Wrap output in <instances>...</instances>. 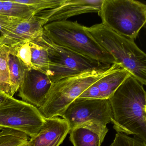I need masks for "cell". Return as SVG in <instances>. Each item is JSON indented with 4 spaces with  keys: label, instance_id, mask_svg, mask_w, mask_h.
<instances>
[{
    "label": "cell",
    "instance_id": "1",
    "mask_svg": "<svg viewBox=\"0 0 146 146\" xmlns=\"http://www.w3.org/2000/svg\"><path fill=\"white\" fill-rule=\"evenodd\" d=\"M109 100L113 129L146 141V93L143 85L131 75Z\"/></svg>",
    "mask_w": 146,
    "mask_h": 146
},
{
    "label": "cell",
    "instance_id": "2",
    "mask_svg": "<svg viewBox=\"0 0 146 146\" xmlns=\"http://www.w3.org/2000/svg\"><path fill=\"white\" fill-rule=\"evenodd\" d=\"M90 35L143 85L146 84V55L135 43L102 23L84 26Z\"/></svg>",
    "mask_w": 146,
    "mask_h": 146
},
{
    "label": "cell",
    "instance_id": "3",
    "mask_svg": "<svg viewBox=\"0 0 146 146\" xmlns=\"http://www.w3.org/2000/svg\"><path fill=\"white\" fill-rule=\"evenodd\" d=\"M43 35L54 44L103 64H116L114 59L77 22H54L43 26Z\"/></svg>",
    "mask_w": 146,
    "mask_h": 146
},
{
    "label": "cell",
    "instance_id": "4",
    "mask_svg": "<svg viewBox=\"0 0 146 146\" xmlns=\"http://www.w3.org/2000/svg\"><path fill=\"white\" fill-rule=\"evenodd\" d=\"M120 68L119 65L113 64L107 70L87 72L52 83L44 102L38 109L46 118L61 117L68 106L92 84Z\"/></svg>",
    "mask_w": 146,
    "mask_h": 146
},
{
    "label": "cell",
    "instance_id": "5",
    "mask_svg": "<svg viewBox=\"0 0 146 146\" xmlns=\"http://www.w3.org/2000/svg\"><path fill=\"white\" fill-rule=\"evenodd\" d=\"M98 13L103 24L133 40L146 24V5L134 0H103Z\"/></svg>",
    "mask_w": 146,
    "mask_h": 146
},
{
    "label": "cell",
    "instance_id": "6",
    "mask_svg": "<svg viewBox=\"0 0 146 146\" xmlns=\"http://www.w3.org/2000/svg\"><path fill=\"white\" fill-rule=\"evenodd\" d=\"M33 41L47 50L49 59L48 76L52 83L87 72L107 70L111 65L100 63L60 46L43 35Z\"/></svg>",
    "mask_w": 146,
    "mask_h": 146
},
{
    "label": "cell",
    "instance_id": "7",
    "mask_svg": "<svg viewBox=\"0 0 146 146\" xmlns=\"http://www.w3.org/2000/svg\"><path fill=\"white\" fill-rule=\"evenodd\" d=\"M45 117L38 108L23 101L9 97L0 105V127L36 135L44 123Z\"/></svg>",
    "mask_w": 146,
    "mask_h": 146
},
{
    "label": "cell",
    "instance_id": "8",
    "mask_svg": "<svg viewBox=\"0 0 146 146\" xmlns=\"http://www.w3.org/2000/svg\"><path fill=\"white\" fill-rule=\"evenodd\" d=\"M61 117L71 129L87 123L106 126L111 122L112 113L109 99L78 98L68 106Z\"/></svg>",
    "mask_w": 146,
    "mask_h": 146
},
{
    "label": "cell",
    "instance_id": "9",
    "mask_svg": "<svg viewBox=\"0 0 146 146\" xmlns=\"http://www.w3.org/2000/svg\"><path fill=\"white\" fill-rule=\"evenodd\" d=\"M102 1L103 0H64L58 7L42 11L35 16L44 20L46 24L67 21L72 17L84 13H98Z\"/></svg>",
    "mask_w": 146,
    "mask_h": 146
},
{
    "label": "cell",
    "instance_id": "10",
    "mask_svg": "<svg viewBox=\"0 0 146 146\" xmlns=\"http://www.w3.org/2000/svg\"><path fill=\"white\" fill-rule=\"evenodd\" d=\"M52 83L45 73L34 69L27 70L18 90L19 96L23 101L39 108L44 102Z\"/></svg>",
    "mask_w": 146,
    "mask_h": 146
},
{
    "label": "cell",
    "instance_id": "11",
    "mask_svg": "<svg viewBox=\"0 0 146 146\" xmlns=\"http://www.w3.org/2000/svg\"><path fill=\"white\" fill-rule=\"evenodd\" d=\"M68 123L58 117L46 118L38 134L25 146H59L70 131Z\"/></svg>",
    "mask_w": 146,
    "mask_h": 146
},
{
    "label": "cell",
    "instance_id": "12",
    "mask_svg": "<svg viewBox=\"0 0 146 146\" xmlns=\"http://www.w3.org/2000/svg\"><path fill=\"white\" fill-rule=\"evenodd\" d=\"M131 75L123 68L117 69L97 80L78 98L109 99L124 81Z\"/></svg>",
    "mask_w": 146,
    "mask_h": 146
},
{
    "label": "cell",
    "instance_id": "13",
    "mask_svg": "<svg viewBox=\"0 0 146 146\" xmlns=\"http://www.w3.org/2000/svg\"><path fill=\"white\" fill-rule=\"evenodd\" d=\"M45 21L35 16L27 19H18L1 43L12 46L25 41L35 40L43 35Z\"/></svg>",
    "mask_w": 146,
    "mask_h": 146
},
{
    "label": "cell",
    "instance_id": "14",
    "mask_svg": "<svg viewBox=\"0 0 146 146\" xmlns=\"http://www.w3.org/2000/svg\"><path fill=\"white\" fill-rule=\"evenodd\" d=\"M108 131L107 126L85 123L70 130V141L73 146H101Z\"/></svg>",
    "mask_w": 146,
    "mask_h": 146
},
{
    "label": "cell",
    "instance_id": "15",
    "mask_svg": "<svg viewBox=\"0 0 146 146\" xmlns=\"http://www.w3.org/2000/svg\"><path fill=\"white\" fill-rule=\"evenodd\" d=\"M9 74L11 83V96L18 91L25 72L28 70L21 63L18 58L10 52L8 59Z\"/></svg>",
    "mask_w": 146,
    "mask_h": 146
},
{
    "label": "cell",
    "instance_id": "16",
    "mask_svg": "<svg viewBox=\"0 0 146 146\" xmlns=\"http://www.w3.org/2000/svg\"><path fill=\"white\" fill-rule=\"evenodd\" d=\"M10 52L9 46L0 43V92L12 97L8 66Z\"/></svg>",
    "mask_w": 146,
    "mask_h": 146
},
{
    "label": "cell",
    "instance_id": "17",
    "mask_svg": "<svg viewBox=\"0 0 146 146\" xmlns=\"http://www.w3.org/2000/svg\"><path fill=\"white\" fill-rule=\"evenodd\" d=\"M31 62L34 70H38L48 76L49 59L46 48L30 41Z\"/></svg>",
    "mask_w": 146,
    "mask_h": 146
},
{
    "label": "cell",
    "instance_id": "18",
    "mask_svg": "<svg viewBox=\"0 0 146 146\" xmlns=\"http://www.w3.org/2000/svg\"><path fill=\"white\" fill-rule=\"evenodd\" d=\"M3 15L16 18L27 19L36 14L32 7L13 1H3Z\"/></svg>",
    "mask_w": 146,
    "mask_h": 146
},
{
    "label": "cell",
    "instance_id": "19",
    "mask_svg": "<svg viewBox=\"0 0 146 146\" xmlns=\"http://www.w3.org/2000/svg\"><path fill=\"white\" fill-rule=\"evenodd\" d=\"M29 137L25 133L4 128L0 131V146H25Z\"/></svg>",
    "mask_w": 146,
    "mask_h": 146
},
{
    "label": "cell",
    "instance_id": "20",
    "mask_svg": "<svg viewBox=\"0 0 146 146\" xmlns=\"http://www.w3.org/2000/svg\"><path fill=\"white\" fill-rule=\"evenodd\" d=\"M30 42V41H25L14 46H9L11 52L15 54L21 63L29 70L33 69L31 62Z\"/></svg>",
    "mask_w": 146,
    "mask_h": 146
},
{
    "label": "cell",
    "instance_id": "21",
    "mask_svg": "<svg viewBox=\"0 0 146 146\" xmlns=\"http://www.w3.org/2000/svg\"><path fill=\"white\" fill-rule=\"evenodd\" d=\"M21 4L32 7L36 14L42 11L53 9L61 5L64 0H15Z\"/></svg>",
    "mask_w": 146,
    "mask_h": 146
},
{
    "label": "cell",
    "instance_id": "22",
    "mask_svg": "<svg viewBox=\"0 0 146 146\" xmlns=\"http://www.w3.org/2000/svg\"><path fill=\"white\" fill-rule=\"evenodd\" d=\"M110 146H146V141L135 136L131 137L125 133L117 132Z\"/></svg>",
    "mask_w": 146,
    "mask_h": 146
},
{
    "label": "cell",
    "instance_id": "23",
    "mask_svg": "<svg viewBox=\"0 0 146 146\" xmlns=\"http://www.w3.org/2000/svg\"><path fill=\"white\" fill-rule=\"evenodd\" d=\"M18 19V18L0 15V43L2 42L12 28L14 23Z\"/></svg>",
    "mask_w": 146,
    "mask_h": 146
},
{
    "label": "cell",
    "instance_id": "24",
    "mask_svg": "<svg viewBox=\"0 0 146 146\" xmlns=\"http://www.w3.org/2000/svg\"><path fill=\"white\" fill-rule=\"evenodd\" d=\"M10 96L5 94V93L0 92V105L5 101Z\"/></svg>",
    "mask_w": 146,
    "mask_h": 146
},
{
    "label": "cell",
    "instance_id": "25",
    "mask_svg": "<svg viewBox=\"0 0 146 146\" xmlns=\"http://www.w3.org/2000/svg\"><path fill=\"white\" fill-rule=\"evenodd\" d=\"M3 1H0V15H3Z\"/></svg>",
    "mask_w": 146,
    "mask_h": 146
},
{
    "label": "cell",
    "instance_id": "26",
    "mask_svg": "<svg viewBox=\"0 0 146 146\" xmlns=\"http://www.w3.org/2000/svg\"><path fill=\"white\" fill-rule=\"evenodd\" d=\"M3 129H4L3 127H0V130H1Z\"/></svg>",
    "mask_w": 146,
    "mask_h": 146
}]
</instances>
